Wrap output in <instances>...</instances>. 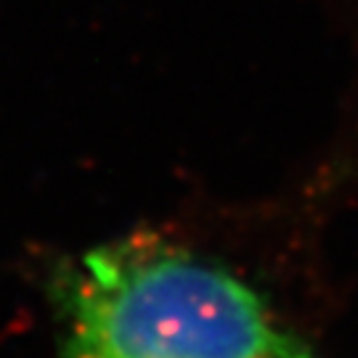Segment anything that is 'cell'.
<instances>
[{
	"label": "cell",
	"mask_w": 358,
	"mask_h": 358,
	"mask_svg": "<svg viewBox=\"0 0 358 358\" xmlns=\"http://www.w3.org/2000/svg\"><path fill=\"white\" fill-rule=\"evenodd\" d=\"M62 329V358H313L231 271L152 242L83 255Z\"/></svg>",
	"instance_id": "6da1fadb"
}]
</instances>
